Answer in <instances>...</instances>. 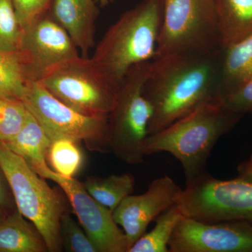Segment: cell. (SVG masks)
Returning a JSON list of instances; mask_svg holds the SVG:
<instances>
[{
  "label": "cell",
  "mask_w": 252,
  "mask_h": 252,
  "mask_svg": "<svg viewBox=\"0 0 252 252\" xmlns=\"http://www.w3.org/2000/svg\"><path fill=\"white\" fill-rule=\"evenodd\" d=\"M223 51L152 61L144 86V96L154 109L149 135L205 104L220 103Z\"/></svg>",
  "instance_id": "1"
},
{
  "label": "cell",
  "mask_w": 252,
  "mask_h": 252,
  "mask_svg": "<svg viewBox=\"0 0 252 252\" xmlns=\"http://www.w3.org/2000/svg\"><path fill=\"white\" fill-rule=\"evenodd\" d=\"M162 16V0H143L124 13L96 46L91 59L116 90L131 68L153 61Z\"/></svg>",
  "instance_id": "2"
},
{
  "label": "cell",
  "mask_w": 252,
  "mask_h": 252,
  "mask_svg": "<svg viewBox=\"0 0 252 252\" xmlns=\"http://www.w3.org/2000/svg\"><path fill=\"white\" fill-rule=\"evenodd\" d=\"M243 115L220 103L205 104L155 133L144 146V156L168 153L182 165L186 184L206 172L207 160L220 137Z\"/></svg>",
  "instance_id": "3"
},
{
  "label": "cell",
  "mask_w": 252,
  "mask_h": 252,
  "mask_svg": "<svg viewBox=\"0 0 252 252\" xmlns=\"http://www.w3.org/2000/svg\"><path fill=\"white\" fill-rule=\"evenodd\" d=\"M0 170L11 189L18 211L40 233L48 252L62 251L60 221L67 212L62 195L1 141Z\"/></svg>",
  "instance_id": "4"
},
{
  "label": "cell",
  "mask_w": 252,
  "mask_h": 252,
  "mask_svg": "<svg viewBox=\"0 0 252 252\" xmlns=\"http://www.w3.org/2000/svg\"><path fill=\"white\" fill-rule=\"evenodd\" d=\"M151 62L131 68L117 89L114 107L108 115L110 152L129 165L142 163L154 109L144 94Z\"/></svg>",
  "instance_id": "5"
},
{
  "label": "cell",
  "mask_w": 252,
  "mask_h": 252,
  "mask_svg": "<svg viewBox=\"0 0 252 252\" xmlns=\"http://www.w3.org/2000/svg\"><path fill=\"white\" fill-rule=\"evenodd\" d=\"M162 27L154 59L223 48L216 0H162Z\"/></svg>",
  "instance_id": "6"
},
{
  "label": "cell",
  "mask_w": 252,
  "mask_h": 252,
  "mask_svg": "<svg viewBox=\"0 0 252 252\" xmlns=\"http://www.w3.org/2000/svg\"><path fill=\"white\" fill-rule=\"evenodd\" d=\"M50 139L84 142L91 151L110 152L108 116H89L74 110L49 92L39 81L28 84L23 99Z\"/></svg>",
  "instance_id": "7"
},
{
  "label": "cell",
  "mask_w": 252,
  "mask_h": 252,
  "mask_svg": "<svg viewBox=\"0 0 252 252\" xmlns=\"http://www.w3.org/2000/svg\"><path fill=\"white\" fill-rule=\"evenodd\" d=\"M184 216L204 221L242 220L252 225V185L205 172L186 184L177 201Z\"/></svg>",
  "instance_id": "8"
},
{
  "label": "cell",
  "mask_w": 252,
  "mask_h": 252,
  "mask_svg": "<svg viewBox=\"0 0 252 252\" xmlns=\"http://www.w3.org/2000/svg\"><path fill=\"white\" fill-rule=\"evenodd\" d=\"M39 81L56 98L86 115L108 116L115 102L117 90L89 57L63 63Z\"/></svg>",
  "instance_id": "9"
},
{
  "label": "cell",
  "mask_w": 252,
  "mask_h": 252,
  "mask_svg": "<svg viewBox=\"0 0 252 252\" xmlns=\"http://www.w3.org/2000/svg\"><path fill=\"white\" fill-rule=\"evenodd\" d=\"M40 177L53 181L62 189L72 205L79 223L97 247L98 252H127L124 230L119 228L112 212L88 193L81 182L67 178L48 168Z\"/></svg>",
  "instance_id": "10"
},
{
  "label": "cell",
  "mask_w": 252,
  "mask_h": 252,
  "mask_svg": "<svg viewBox=\"0 0 252 252\" xmlns=\"http://www.w3.org/2000/svg\"><path fill=\"white\" fill-rule=\"evenodd\" d=\"M169 252H252V225L242 220L204 221L184 216Z\"/></svg>",
  "instance_id": "11"
},
{
  "label": "cell",
  "mask_w": 252,
  "mask_h": 252,
  "mask_svg": "<svg viewBox=\"0 0 252 252\" xmlns=\"http://www.w3.org/2000/svg\"><path fill=\"white\" fill-rule=\"evenodd\" d=\"M20 51L33 81H40L54 68L80 57L67 32L47 12L24 28Z\"/></svg>",
  "instance_id": "12"
},
{
  "label": "cell",
  "mask_w": 252,
  "mask_h": 252,
  "mask_svg": "<svg viewBox=\"0 0 252 252\" xmlns=\"http://www.w3.org/2000/svg\"><path fill=\"white\" fill-rule=\"evenodd\" d=\"M182 190L171 177L162 176L152 181L144 193L131 194L122 200L112 214L124 230L128 250L146 233L151 222L177 204Z\"/></svg>",
  "instance_id": "13"
},
{
  "label": "cell",
  "mask_w": 252,
  "mask_h": 252,
  "mask_svg": "<svg viewBox=\"0 0 252 252\" xmlns=\"http://www.w3.org/2000/svg\"><path fill=\"white\" fill-rule=\"evenodd\" d=\"M95 0H53L47 14L70 36L82 57L94 46L99 10Z\"/></svg>",
  "instance_id": "14"
},
{
  "label": "cell",
  "mask_w": 252,
  "mask_h": 252,
  "mask_svg": "<svg viewBox=\"0 0 252 252\" xmlns=\"http://www.w3.org/2000/svg\"><path fill=\"white\" fill-rule=\"evenodd\" d=\"M4 144L10 150L24 158L37 175L49 168L47 153L51 140L31 112L17 135Z\"/></svg>",
  "instance_id": "15"
},
{
  "label": "cell",
  "mask_w": 252,
  "mask_h": 252,
  "mask_svg": "<svg viewBox=\"0 0 252 252\" xmlns=\"http://www.w3.org/2000/svg\"><path fill=\"white\" fill-rule=\"evenodd\" d=\"M223 48L252 35V0H216Z\"/></svg>",
  "instance_id": "16"
},
{
  "label": "cell",
  "mask_w": 252,
  "mask_h": 252,
  "mask_svg": "<svg viewBox=\"0 0 252 252\" xmlns=\"http://www.w3.org/2000/svg\"><path fill=\"white\" fill-rule=\"evenodd\" d=\"M40 233L19 211L0 220V252H45Z\"/></svg>",
  "instance_id": "17"
},
{
  "label": "cell",
  "mask_w": 252,
  "mask_h": 252,
  "mask_svg": "<svg viewBox=\"0 0 252 252\" xmlns=\"http://www.w3.org/2000/svg\"><path fill=\"white\" fill-rule=\"evenodd\" d=\"M252 77V35L224 48L221 99Z\"/></svg>",
  "instance_id": "18"
},
{
  "label": "cell",
  "mask_w": 252,
  "mask_h": 252,
  "mask_svg": "<svg viewBox=\"0 0 252 252\" xmlns=\"http://www.w3.org/2000/svg\"><path fill=\"white\" fill-rule=\"evenodd\" d=\"M83 185L96 201L113 212L126 197L133 193L135 179L130 173L89 177Z\"/></svg>",
  "instance_id": "19"
},
{
  "label": "cell",
  "mask_w": 252,
  "mask_h": 252,
  "mask_svg": "<svg viewBox=\"0 0 252 252\" xmlns=\"http://www.w3.org/2000/svg\"><path fill=\"white\" fill-rule=\"evenodd\" d=\"M31 81L32 80L22 51H0V96L23 101Z\"/></svg>",
  "instance_id": "20"
},
{
  "label": "cell",
  "mask_w": 252,
  "mask_h": 252,
  "mask_svg": "<svg viewBox=\"0 0 252 252\" xmlns=\"http://www.w3.org/2000/svg\"><path fill=\"white\" fill-rule=\"evenodd\" d=\"M183 217L177 205L170 207L155 220L153 229L142 235L127 252H169L170 239Z\"/></svg>",
  "instance_id": "21"
},
{
  "label": "cell",
  "mask_w": 252,
  "mask_h": 252,
  "mask_svg": "<svg viewBox=\"0 0 252 252\" xmlns=\"http://www.w3.org/2000/svg\"><path fill=\"white\" fill-rule=\"evenodd\" d=\"M47 162L56 173L72 178L80 170L84 162L79 142L68 138L51 140L48 150Z\"/></svg>",
  "instance_id": "22"
},
{
  "label": "cell",
  "mask_w": 252,
  "mask_h": 252,
  "mask_svg": "<svg viewBox=\"0 0 252 252\" xmlns=\"http://www.w3.org/2000/svg\"><path fill=\"white\" fill-rule=\"evenodd\" d=\"M29 110L21 99L0 96V141L6 143L17 135Z\"/></svg>",
  "instance_id": "23"
},
{
  "label": "cell",
  "mask_w": 252,
  "mask_h": 252,
  "mask_svg": "<svg viewBox=\"0 0 252 252\" xmlns=\"http://www.w3.org/2000/svg\"><path fill=\"white\" fill-rule=\"evenodd\" d=\"M23 32L13 0H0V51H20Z\"/></svg>",
  "instance_id": "24"
},
{
  "label": "cell",
  "mask_w": 252,
  "mask_h": 252,
  "mask_svg": "<svg viewBox=\"0 0 252 252\" xmlns=\"http://www.w3.org/2000/svg\"><path fill=\"white\" fill-rule=\"evenodd\" d=\"M60 237L63 250L67 252H98L97 247L85 230L69 212L62 215L60 221Z\"/></svg>",
  "instance_id": "25"
},
{
  "label": "cell",
  "mask_w": 252,
  "mask_h": 252,
  "mask_svg": "<svg viewBox=\"0 0 252 252\" xmlns=\"http://www.w3.org/2000/svg\"><path fill=\"white\" fill-rule=\"evenodd\" d=\"M220 104L228 110L242 115L252 114V77L225 95Z\"/></svg>",
  "instance_id": "26"
},
{
  "label": "cell",
  "mask_w": 252,
  "mask_h": 252,
  "mask_svg": "<svg viewBox=\"0 0 252 252\" xmlns=\"http://www.w3.org/2000/svg\"><path fill=\"white\" fill-rule=\"evenodd\" d=\"M53 0H13L18 22L24 29L47 12Z\"/></svg>",
  "instance_id": "27"
},
{
  "label": "cell",
  "mask_w": 252,
  "mask_h": 252,
  "mask_svg": "<svg viewBox=\"0 0 252 252\" xmlns=\"http://www.w3.org/2000/svg\"><path fill=\"white\" fill-rule=\"evenodd\" d=\"M236 178L252 185V155L239 165Z\"/></svg>",
  "instance_id": "28"
},
{
  "label": "cell",
  "mask_w": 252,
  "mask_h": 252,
  "mask_svg": "<svg viewBox=\"0 0 252 252\" xmlns=\"http://www.w3.org/2000/svg\"><path fill=\"white\" fill-rule=\"evenodd\" d=\"M7 202V194H6L2 181H1V177H0V205L1 207L6 206Z\"/></svg>",
  "instance_id": "29"
},
{
  "label": "cell",
  "mask_w": 252,
  "mask_h": 252,
  "mask_svg": "<svg viewBox=\"0 0 252 252\" xmlns=\"http://www.w3.org/2000/svg\"><path fill=\"white\" fill-rule=\"evenodd\" d=\"M95 1L99 3L101 7H105L109 5V3L112 2L114 0H95Z\"/></svg>",
  "instance_id": "30"
},
{
  "label": "cell",
  "mask_w": 252,
  "mask_h": 252,
  "mask_svg": "<svg viewBox=\"0 0 252 252\" xmlns=\"http://www.w3.org/2000/svg\"><path fill=\"white\" fill-rule=\"evenodd\" d=\"M5 216L4 212L2 211V210H1V206L0 205V220L1 219H2L3 217Z\"/></svg>",
  "instance_id": "31"
}]
</instances>
